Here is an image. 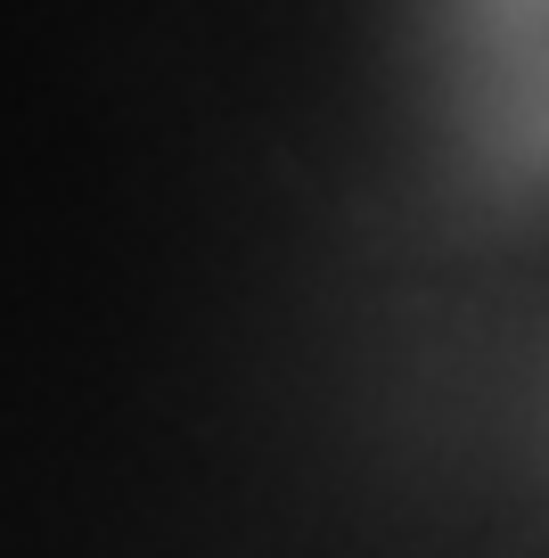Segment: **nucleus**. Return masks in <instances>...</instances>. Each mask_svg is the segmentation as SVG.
Masks as SVG:
<instances>
[{"label": "nucleus", "mask_w": 549, "mask_h": 558, "mask_svg": "<svg viewBox=\"0 0 549 558\" xmlns=\"http://www.w3.org/2000/svg\"><path fill=\"white\" fill-rule=\"evenodd\" d=\"M492 17H525V9H549V0H484Z\"/></svg>", "instance_id": "f257e3e1"}]
</instances>
